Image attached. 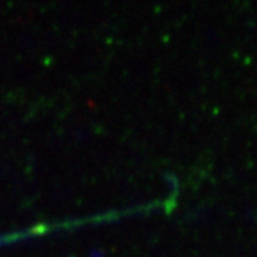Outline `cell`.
Masks as SVG:
<instances>
[{
    "label": "cell",
    "instance_id": "obj_1",
    "mask_svg": "<svg viewBox=\"0 0 257 257\" xmlns=\"http://www.w3.org/2000/svg\"><path fill=\"white\" fill-rule=\"evenodd\" d=\"M90 257H106V256H104V253H100V251H93L92 256Z\"/></svg>",
    "mask_w": 257,
    "mask_h": 257
}]
</instances>
